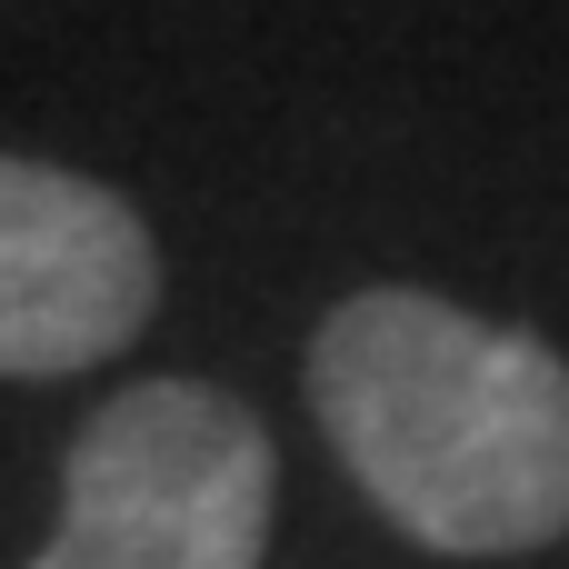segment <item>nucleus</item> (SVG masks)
Here are the masks:
<instances>
[{
    "label": "nucleus",
    "mask_w": 569,
    "mask_h": 569,
    "mask_svg": "<svg viewBox=\"0 0 569 569\" xmlns=\"http://www.w3.org/2000/svg\"><path fill=\"white\" fill-rule=\"evenodd\" d=\"M310 420L360 500L440 560L569 540V360L440 290H350L300 360Z\"/></svg>",
    "instance_id": "1"
},
{
    "label": "nucleus",
    "mask_w": 569,
    "mask_h": 569,
    "mask_svg": "<svg viewBox=\"0 0 569 569\" xmlns=\"http://www.w3.org/2000/svg\"><path fill=\"white\" fill-rule=\"evenodd\" d=\"M270 500L280 450L250 400L220 380H130L80 420L30 569H260Z\"/></svg>",
    "instance_id": "2"
},
{
    "label": "nucleus",
    "mask_w": 569,
    "mask_h": 569,
    "mask_svg": "<svg viewBox=\"0 0 569 569\" xmlns=\"http://www.w3.org/2000/svg\"><path fill=\"white\" fill-rule=\"evenodd\" d=\"M160 310L150 220L60 170L0 150V380H70L130 350Z\"/></svg>",
    "instance_id": "3"
}]
</instances>
